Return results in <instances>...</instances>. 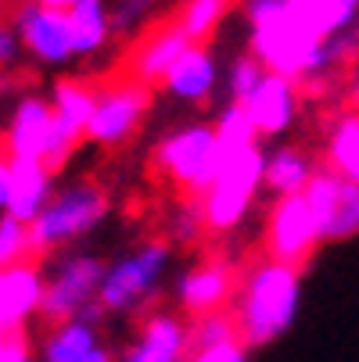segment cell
<instances>
[{
    "label": "cell",
    "mask_w": 359,
    "mask_h": 362,
    "mask_svg": "<svg viewBox=\"0 0 359 362\" xmlns=\"http://www.w3.org/2000/svg\"><path fill=\"white\" fill-rule=\"evenodd\" d=\"M248 22H251V58L273 76H284L291 83L317 79L327 69L341 65L348 50L355 47L352 33H341L334 40H320L305 29L287 0H248Z\"/></svg>",
    "instance_id": "1"
},
{
    "label": "cell",
    "mask_w": 359,
    "mask_h": 362,
    "mask_svg": "<svg viewBox=\"0 0 359 362\" xmlns=\"http://www.w3.org/2000/svg\"><path fill=\"white\" fill-rule=\"evenodd\" d=\"M298 301H302V276L295 266L273 262V258L255 266L237 294V313H234L241 344L259 348L287 334L298 316Z\"/></svg>",
    "instance_id": "2"
},
{
    "label": "cell",
    "mask_w": 359,
    "mask_h": 362,
    "mask_svg": "<svg viewBox=\"0 0 359 362\" xmlns=\"http://www.w3.org/2000/svg\"><path fill=\"white\" fill-rule=\"evenodd\" d=\"M263 183H266V154H263L259 144L223 151L216 183L201 197L209 230H234L248 216L251 201L263 190Z\"/></svg>",
    "instance_id": "3"
},
{
    "label": "cell",
    "mask_w": 359,
    "mask_h": 362,
    "mask_svg": "<svg viewBox=\"0 0 359 362\" xmlns=\"http://www.w3.org/2000/svg\"><path fill=\"white\" fill-rule=\"evenodd\" d=\"M155 162L176 187H183L190 197L201 201L209 194V187L216 183L223 147H220V136L212 126H183L159 144Z\"/></svg>",
    "instance_id": "4"
},
{
    "label": "cell",
    "mask_w": 359,
    "mask_h": 362,
    "mask_svg": "<svg viewBox=\"0 0 359 362\" xmlns=\"http://www.w3.org/2000/svg\"><path fill=\"white\" fill-rule=\"evenodd\" d=\"M169 244L162 240H151L130 255H122L119 262H112L105 269V280H101V294H97V305L105 313H130V308L144 305L147 294L159 287V280L166 276L169 269Z\"/></svg>",
    "instance_id": "5"
},
{
    "label": "cell",
    "mask_w": 359,
    "mask_h": 362,
    "mask_svg": "<svg viewBox=\"0 0 359 362\" xmlns=\"http://www.w3.org/2000/svg\"><path fill=\"white\" fill-rule=\"evenodd\" d=\"M105 212H108V197L97 187H90V183L65 187L62 194H55V201L29 226L33 251H55V247L76 240L79 233H86L90 226H97L105 219Z\"/></svg>",
    "instance_id": "6"
},
{
    "label": "cell",
    "mask_w": 359,
    "mask_h": 362,
    "mask_svg": "<svg viewBox=\"0 0 359 362\" xmlns=\"http://www.w3.org/2000/svg\"><path fill=\"white\" fill-rule=\"evenodd\" d=\"M105 262L93 255H72L55 269V276L47 280L40 316L50 323L76 320L83 308H90L101 294V280H105Z\"/></svg>",
    "instance_id": "7"
},
{
    "label": "cell",
    "mask_w": 359,
    "mask_h": 362,
    "mask_svg": "<svg viewBox=\"0 0 359 362\" xmlns=\"http://www.w3.org/2000/svg\"><path fill=\"white\" fill-rule=\"evenodd\" d=\"M320 244V226H317V216L309 209L305 194H295V197H277V204L270 209V219H266V251L273 262H284V266H302Z\"/></svg>",
    "instance_id": "8"
},
{
    "label": "cell",
    "mask_w": 359,
    "mask_h": 362,
    "mask_svg": "<svg viewBox=\"0 0 359 362\" xmlns=\"http://www.w3.org/2000/svg\"><path fill=\"white\" fill-rule=\"evenodd\" d=\"M147 105H151V93L140 83H119V86L101 90L97 100H93V115H90L86 140H93L101 147L126 144L140 129Z\"/></svg>",
    "instance_id": "9"
},
{
    "label": "cell",
    "mask_w": 359,
    "mask_h": 362,
    "mask_svg": "<svg viewBox=\"0 0 359 362\" xmlns=\"http://www.w3.org/2000/svg\"><path fill=\"white\" fill-rule=\"evenodd\" d=\"M305 201L317 216L320 226V244L324 240H348L359 233V187L327 173H317L309 190H305Z\"/></svg>",
    "instance_id": "10"
},
{
    "label": "cell",
    "mask_w": 359,
    "mask_h": 362,
    "mask_svg": "<svg viewBox=\"0 0 359 362\" xmlns=\"http://www.w3.org/2000/svg\"><path fill=\"white\" fill-rule=\"evenodd\" d=\"M18 36H22V47L29 54L50 69L58 65H69L76 58V47H72V33H69V15L65 11H55V8H40V4H29L18 11V22H15Z\"/></svg>",
    "instance_id": "11"
},
{
    "label": "cell",
    "mask_w": 359,
    "mask_h": 362,
    "mask_svg": "<svg viewBox=\"0 0 359 362\" xmlns=\"http://www.w3.org/2000/svg\"><path fill=\"white\" fill-rule=\"evenodd\" d=\"M50 129H55V112H50V100L29 93L22 97L8 133H4V158L8 162H43L47 158V144H50Z\"/></svg>",
    "instance_id": "12"
},
{
    "label": "cell",
    "mask_w": 359,
    "mask_h": 362,
    "mask_svg": "<svg viewBox=\"0 0 359 362\" xmlns=\"http://www.w3.org/2000/svg\"><path fill=\"white\" fill-rule=\"evenodd\" d=\"M255 126V133L263 136H280L291 122H295V112H298V83L284 79V76H273L266 72V79L259 83L244 105H241Z\"/></svg>",
    "instance_id": "13"
},
{
    "label": "cell",
    "mask_w": 359,
    "mask_h": 362,
    "mask_svg": "<svg viewBox=\"0 0 359 362\" xmlns=\"http://www.w3.org/2000/svg\"><path fill=\"white\" fill-rule=\"evenodd\" d=\"M47 280L33 262L0 269V330H25V320L40 313Z\"/></svg>",
    "instance_id": "14"
},
{
    "label": "cell",
    "mask_w": 359,
    "mask_h": 362,
    "mask_svg": "<svg viewBox=\"0 0 359 362\" xmlns=\"http://www.w3.org/2000/svg\"><path fill=\"white\" fill-rule=\"evenodd\" d=\"M8 209L4 216L33 226L40 212L55 201V173L43 162H8Z\"/></svg>",
    "instance_id": "15"
},
{
    "label": "cell",
    "mask_w": 359,
    "mask_h": 362,
    "mask_svg": "<svg viewBox=\"0 0 359 362\" xmlns=\"http://www.w3.org/2000/svg\"><path fill=\"white\" fill-rule=\"evenodd\" d=\"M187 355H190V334L183 320L155 313L140 327V337L130 344L122 362H187Z\"/></svg>",
    "instance_id": "16"
},
{
    "label": "cell",
    "mask_w": 359,
    "mask_h": 362,
    "mask_svg": "<svg viewBox=\"0 0 359 362\" xmlns=\"http://www.w3.org/2000/svg\"><path fill=\"white\" fill-rule=\"evenodd\" d=\"M230 291H234L230 266L227 262H205V266H194L190 273H183V280L176 287V298L198 320V316L223 313V305L230 301Z\"/></svg>",
    "instance_id": "17"
},
{
    "label": "cell",
    "mask_w": 359,
    "mask_h": 362,
    "mask_svg": "<svg viewBox=\"0 0 359 362\" xmlns=\"http://www.w3.org/2000/svg\"><path fill=\"white\" fill-rule=\"evenodd\" d=\"M220 83V65L212 58V50H205L201 43H194L187 54L173 65V72L166 76V93L176 100H187V105H201L209 100L212 90Z\"/></svg>",
    "instance_id": "18"
},
{
    "label": "cell",
    "mask_w": 359,
    "mask_h": 362,
    "mask_svg": "<svg viewBox=\"0 0 359 362\" xmlns=\"http://www.w3.org/2000/svg\"><path fill=\"white\" fill-rule=\"evenodd\" d=\"M194 43L187 40V33L180 25H166L159 33H151L140 50H137V58H133V79L140 86H151V83H166V76L173 72V65L187 54Z\"/></svg>",
    "instance_id": "19"
},
{
    "label": "cell",
    "mask_w": 359,
    "mask_h": 362,
    "mask_svg": "<svg viewBox=\"0 0 359 362\" xmlns=\"http://www.w3.org/2000/svg\"><path fill=\"white\" fill-rule=\"evenodd\" d=\"M93 100L97 93L79 83V79H62L50 90V112H55V129L72 140L79 147V140H86V129H90V115H93Z\"/></svg>",
    "instance_id": "20"
},
{
    "label": "cell",
    "mask_w": 359,
    "mask_h": 362,
    "mask_svg": "<svg viewBox=\"0 0 359 362\" xmlns=\"http://www.w3.org/2000/svg\"><path fill=\"white\" fill-rule=\"evenodd\" d=\"M69 15V33H72V47H76V58H86V54H97L105 50L108 40H112V8L105 0H83L76 4Z\"/></svg>",
    "instance_id": "21"
},
{
    "label": "cell",
    "mask_w": 359,
    "mask_h": 362,
    "mask_svg": "<svg viewBox=\"0 0 359 362\" xmlns=\"http://www.w3.org/2000/svg\"><path fill=\"white\" fill-rule=\"evenodd\" d=\"M97 348H101V341H97V327L93 323L65 320V323H55L50 334L43 337L40 362H86Z\"/></svg>",
    "instance_id": "22"
},
{
    "label": "cell",
    "mask_w": 359,
    "mask_h": 362,
    "mask_svg": "<svg viewBox=\"0 0 359 362\" xmlns=\"http://www.w3.org/2000/svg\"><path fill=\"white\" fill-rule=\"evenodd\" d=\"M287 4H291V15L320 40H334L348 33L359 11L352 0H287Z\"/></svg>",
    "instance_id": "23"
},
{
    "label": "cell",
    "mask_w": 359,
    "mask_h": 362,
    "mask_svg": "<svg viewBox=\"0 0 359 362\" xmlns=\"http://www.w3.org/2000/svg\"><path fill=\"white\" fill-rule=\"evenodd\" d=\"M317 169L313 162L305 158L302 151L295 147H277L266 154V187L277 194V197H295V194H305L313 183Z\"/></svg>",
    "instance_id": "24"
},
{
    "label": "cell",
    "mask_w": 359,
    "mask_h": 362,
    "mask_svg": "<svg viewBox=\"0 0 359 362\" xmlns=\"http://www.w3.org/2000/svg\"><path fill=\"white\" fill-rule=\"evenodd\" d=\"M327 162L334 176L359 187V112H345L334 119L327 133Z\"/></svg>",
    "instance_id": "25"
},
{
    "label": "cell",
    "mask_w": 359,
    "mask_h": 362,
    "mask_svg": "<svg viewBox=\"0 0 359 362\" xmlns=\"http://www.w3.org/2000/svg\"><path fill=\"white\" fill-rule=\"evenodd\" d=\"M227 8H230V0H187V4L180 8L176 25L187 33L190 43H201L205 36H212V29L223 22Z\"/></svg>",
    "instance_id": "26"
},
{
    "label": "cell",
    "mask_w": 359,
    "mask_h": 362,
    "mask_svg": "<svg viewBox=\"0 0 359 362\" xmlns=\"http://www.w3.org/2000/svg\"><path fill=\"white\" fill-rule=\"evenodd\" d=\"M216 136H220V147L223 151H237V147H251V144H259V133H255L248 112L241 105H227L216 119Z\"/></svg>",
    "instance_id": "27"
},
{
    "label": "cell",
    "mask_w": 359,
    "mask_h": 362,
    "mask_svg": "<svg viewBox=\"0 0 359 362\" xmlns=\"http://www.w3.org/2000/svg\"><path fill=\"white\" fill-rule=\"evenodd\" d=\"M190 351H201V348H216V344H227V341H241L237 337V327H234V316L227 313H212V316H198L190 327Z\"/></svg>",
    "instance_id": "28"
},
{
    "label": "cell",
    "mask_w": 359,
    "mask_h": 362,
    "mask_svg": "<svg viewBox=\"0 0 359 362\" xmlns=\"http://www.w3.org/2000/svg\"><path fill=\"white\" fill-rule=\"evenodd\" d=\"M29 255H33V233H29V226L18 223V219H11V216H0V269L29 262Z\"/></svg>",
    "instance_id": "29"
},
{
    "label": "cell",
    "mask_w": 359,
    "mask_h": 362,
    "mask_svg": "<svg viewBox=\"0 0 359 362\" xmlns=\"http://www.w3.org/2000/svg\"><path fill=\"white\" fill-rule=\"evenodd\" d=\"M266 79V69L259 65V58H251V54H244V58H237L234 65H230V72H227V86H230V105H244V100L259 90V83Z\"/></svg>",
    "instance_id": "30"
},
{
    "label": "cell",
    "mask_w": 359,
    "mask_h": 362,
    "mask_svg": "<svg viewBox=\"0 0 359 362\" xmlns=\"http://www.w3.org/2000/svg\"><path fill=\"white\" fill-rule=\"evenodd\" d=\"M205 226H209V223H205V204H201L198 197L176 204V212H173V219H169V233H173L176 244H194V240L205 233Z\"/></svg>",
    "instance_id": "31"
},
{
    "label": "cell",
    "mask_w": 359,
    "mask_h": 362,
    "mask_svg": "<svg viewBox=\"0 0 359 362\" xmlns=\"http://www.w3.org/2000/svg\"><path fill=\"white\" fill-rule=\"evenodd\" d=\"M151 4H155V0H119L112 8V29L119 36H133L144 25V18L151 15Z\"/></svg>",
    "instance_id": "32"
},
{
    "label": "cell",
    "mask_w": 359,
    "mask_h": 362,
    "mask_svg": "<svg viewBox=\"0 0 359 362\" xmlns=\"http://www.w3.org/2000/svg\"><path fill=\"white\" fill-rule=\"evenodd\" d=\"M187 362H248V348L241 341H227V344H216V348L190 351Z\"/></svg>",
    "instance_id": "33"
},
{
    "label": "cell",
    "mask_w": 359,
    "mask_h": 362,
    "mask_svg": "<svg viewBox=\"0 0 359 362\" xmlns=\"http://www.w3.org/2000/svg\"><path fill=\"white\" fill-rule=\"evenodd\" d=\"M22 36H18V29L15 25H0V69H11V65H18V58H22Z\"/></svg>",
    "instance_id": "34"
},
{
    "label": "cell",
    "mask_w": 359,
    "mask_h": 362,
    "mask_svg": "<svg viewBox=\"0 0 359 362\" xmlns=\"http://www.w3.org/2000/svg\"><path fill=\"white\" fill-rule=\"evenodd\" d=\"M22 355H33L25 330H0V362H15Z\"/></svg>",
    "instance_id": "35"
},
{
    "label": "cell",
    "mask_w": 359,
    "mask_h": 362,
    "mask_svg": "<svg viewBox=\"0 0 359 362\" xmlns=\"http://www.w3.org/2000/svg\"><path fill=\"white\" fill-rule=\"evenodd\" d=\"M8 183H11V176H8V158H4L0 162V216L8 209Z\"/></svg>",
    "instance_id": "36"
},
{
    "label": "cell",
    "mask_w": 359,
    "mask_h": 362,
    "mask_svg": "<svg viewBox=\"0 0 359 362\" xmlns=\"http://www.w3.org/2000/svg\"><path fill=\"white\" fill-rule=\"evenodd\" d=\"M33 4H40V8H55V11H72L76 4H83V0H33Z\"/></svg>",
    "instance_id": "37"
},
{
    "label": "cell",
    "mask_w": 359,
    "mask_h": 362,
    "mask_svg": "<svg viewBox=\"0 0 359 362\" xmlns=\"http://www.w3.org/2000/svg\"><path fill=\"white\" fill-rule=\"evenodd\" d=\"M348 97L359 105V69H355V72H352V79H348Z\"/></svg>",
    "instance_id": "38"
},
{
    "label": "cell",
    "mask_w": 359,
    "mask_h": 362,
    "mask_svg": "<svg viewBox=\"0 0 359 362\" xmlns=\"http://www.w3.org/2000/svg\"><path fill=\"white\" fill-rule=\"evenodd\" d=\"M86 362H115V358H112V351H108V348H97Z\"/></svg>",
    "instance_id": "39"
},
{
    "label": "cell",
    "mask_w": 359,
    "mask_h": 362,
    "mask_svg": "<svg viewBox=\"0 0 359 362\" xmlns=\"http://www.w3.org/2000/svg\"><path fill=\"white\" fill-rule=\"evenodd\" d=\"M4 93H8V79H4V72H0V100H4Z\"/></svg>",
    "instance_id": "40"
},
{
    "label": "cell",
    "mask_w": 359,
    "mask_h": 362,
    "mask_svg": "<svg viewBox=\"0 0 359 362\" xmlns=\"http://www.w3.org/2000/svg\"><path fill=\"white\" fill-rule=\"evenodd\" d=\"M15 362H40V358H33V355H22V358H15Z\"/></svg>",
    "instance_id": "41"
},
{
    "label": "cell",
    "mask_w": 359,
    "mask_h": 362,
    "mask_svg": "<svg viewBox=\"0 0 359 362\" xmlns=\"http://www.w3.org/2000/svg\"><path fill=\"white\" fill-rule=\"evenodd\" d=\"M352 4H355V8H359V0H352Z\"/></svg>",
    "instance_id": "42"
},
{
    "label": "cell",
    "mask_w": 359,
    "mask_h": 362,
    "mask_svg": "<svg viewBox=\"0 0 359 362\" xmlns=\"http://www.w3.org/2000/svg\"><path fill=\"white\" fill-rule=\"evenodd\" d=\"M0 162H4V154H0Z\"/></svg>",
    "instance_id": "43"
}]
</instances>
